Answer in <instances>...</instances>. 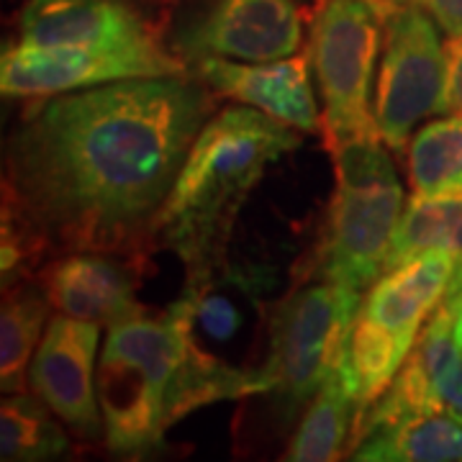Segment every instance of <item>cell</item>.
<instances>
[{"mask_svg":"<svg viewBox=\"0 0 462 462\" xmlns=\"http://www.w3.org/2000/svg\"><path fill=\"white\" fill-rule=\"evenodd\" d=\"M383 21L367 0H321L311 21L309 57L324 103L327 147L380 134L370 111V85Z\"/></svg>","mask_w":462,"mask_h":462,"instance_id":"obj_7","label":"cell"},{"mask_svg":"<svg viewBox=\"0 0 462 462\" xmlns=\"http://www.w3.org/2000/svg\"><path fill=\"white\" fill-rule=\"evenodd\" d=\"M100 327L72 316H54L36 346L29 385L80 439L106 437V419L98 401Z\"/></svg>","mask_w":462,"mask_h":462,"instance_id":"obj_11","label":"cell"},{"mask_svg":"<svg viewBox=\"0 0 462 462\" xmlns=\"http://www.w3.org/2000/svg\"><path fill=\"white\" fill-rule=\"evenodd\" d=\"M424 11L447 36L462 33V0H424Z\"/></svg>","mask_w":462,"mask_h":462,"instance_id":"obj_23","label":"cell"},{"mask_svg":"<svg viewBox=\"0 0 462 462\" xmlns=\"http://www.w3.org/2000/svg\"><path fill=\"white\" fill-rule=\"evenodd\" d=\"M363 462H462V421L445 411L401 416L373 430L355 447Z\"/></svg>","mask_w":462,"mask_h":462,"instance_id":"obj_16","label":"cell"},{"mask_svg":"<svg viewBox=\"0 0 462 462\" xmlns=\"http://www.w3.org/2000/svg\"><path fill=\"white\" fill-rule=\"evenodd\" d=\"M300 147L293 126L249 106L211 116L196 136L154 218V236L200 275L224 263L229 231L242 203L267 167Z\"/></svg>","mask_w":462,"mask_h":462,"instance_id":"obj_2","label":"cell"},{"mask_svg":"<svg viewBox=\"0 0 462 462\" xmlns=\"http://www.w3.org/2000/svg\"><path fill=\"white\" fill-rule=\"evenodd\" d=\"M363 293L339 282L319 281L298 288L275 309L270 349L260 365L267 393L288 413L300 409L342 365Z\"/></svg>","mask_w":462,"mask_h":462,"instance_id":"obj_6","label":"cell"},{"mask_svg":"<svg viewBox=\"0 0 462 462\" xmlns=\"http://www.w3.org/2000/svg\"><path fill=\"white\" fill-rule=\"evenodd\" d=\"M447 54V114L462 116V33L445 42Z\"/></svg>","mask_w":462,"mask_h":462,"instance_id":"obj_22","label":"cell"},{"mask_svg":"<svg viewBox=\"0 0 462 462\" xmlns=\"http://www.w3.org/2000/svg\"><path fill=\"white\" fill-rule=\"evenodd\" d=\"M36 396L11 393L0 406V460L42 462L67 452L69 439Z\"/></svg>","mask_w":462,"mask_h":462,"instance_id":"obj_21","label":"cell"},{"mask_svg":"<svg viewBox=\"0 0 462 462\" xmlns=\"http://www.w3.org/2000/svg\"><path fill=\"white\" fill-rule=\"evenodd\" d=\"M409 185L416 196L462 193V116L427 124L409 142Z\"/></svg>","mask_w":462,"mask_h":462,"instance_id":"obj_20","label":"cell"},{"mask_svg":"<svg viewBox=\"0 0 462 462\" xmlns=\"http://www.w3.org/2000/svg\"><path fill=\"white\" fill-rule=\"evenodd\" d=\"M42 288L60 314L116 327L144 314L129 264L111 252H67L44 273Z\"/></svg>","mask_w":462,"mask_h":462,"instance_id":"obj_15","label":"cell"},{"mask_svg":"<svg viewBox=\"0 0 462 462\" xmlns=\"http://www.w3.org/2000/svg\"><path fill=\"white\" fill-rule=\"evenodd\" d=\"M50 298L44 288H14L0 311V383L5 393H23L29 385L36 346L50 316Z\"/></svg>","mask_w":462,"mask_h":462,"instance_id":"obj_19","label":"cell"},{"mask_svg":"<svg viewBox=\"0 0 462 462\" xmlns=\"http://www.w3.org/2000/svg\"><path fill=\"white\" fill-rule=\"evenodd\" d=\"M211 114L214 90L188 75L33 98L5 142L3 278L33 252L144 247Z\"/></svg>","mask_w":462,"mask_h":462,"instance_id":"obj_1","label":"cell"},{"mask_svg":"<svg viewBox=\"0 0 462 462\" xmlns=\"http://www.w3.org/2000/svg\"><path fill=\"white\" fill-rule=\"evenodd\" d=\"M185 75V65L160 42L142 47H36L16 42L0 60V90L5 98H47L96 85Z\"/></svg>","mask_w":462,"mask_h":462,"instance_id":"obj_9","label":"cell"},{"mask_svg":"<svg viewBox=\"0 0 462 462\" xmlns=\"http://www.w3.org/2000/svg\"><path fill=\"white\" fill-rule=\"evenodd\" d=\"M18 42L36 47H142L154 44L144 18L124 0H29Z\"/></svg>","mask_w":462,"mask_h":462,"instance_id":"obj_14","label":"cell"},{"mask_svg":"<svg viewBox=\"0 0 462 462\" xmlns=\"http://www.w3.org/2000/svg\"><path fill=\"white\" fill-rule=\"evenodd\" d=\"M455 334H457V345L462 346V300H460V314H457V331H455Z\"/></svg>","mask_w":462,"mask_h":462,"instance_id":"obj_25","label":"cell"},{"mask_svg":"<svg viewBox=\"0 0 462 462\" xmlns=\"http://www.w3.org/2000/svg\"><path fill=\"white\" fill-rule=\"evenodd\" d=\"M383 136H357L329 147L337 190L316 252L319 281L367 291L383 263L403 214V185L383 149Z\"/></svg>","mask_w":462,"mask_h":462,"instance_id":"obj_4","label":"cell"},{"mask_svg":"<svg viewBox=\"0 0 462 462\" xmlns=\"http://www.w3.org/2000/svg\"><path fill=\"white\" fill-rule=\"evenodd\" d=\"M178 44L193 60L273 62L300 50L303 21L293 0H203Z\"/></svg>","mask_w":462,"mask_h":462,"instance_id":"obj_12","label":"cell"},{"mask_svg":"<svg viewBox=\"0 0 462 462\" xmlns=\"http://www.w3.org/2000/svg\"><path fill=\"white\" fill-rule=\"evenodd\" d=\"M196 62L199 78L216 96L257 108L296 132L314 134L321 129L309 54H293L273 62H234L221 57H200Z\"/></svg>","mask_w":462,"mask_h":462,"instance_id":"obj_13","label":"cell"},{"mask_svg":"<svg viewBox=\"0 0 462 462\" xmlns=\"http://www.w3.org/2000/svg\"><path fill=\"white\" fill-rule=\"evenodd\" d=\"M460 278L457 254L427 252L370 285L346 349V367L357 391V421L385 393L421 329Z\"/></svg>","mask_w":462,"mask_h":462,"instance_id":"obj_5","label":"cell"},{"mask_svg":"<svg viewBox=\"0 0 462 462\" xmlns=\"http://www.w3.org/2000/svg\"><path fill=\"white\" fill-rule=\"evenodd\" d=\"M367 3L378 14L380 21H388L391 16L409 11V8H424V0H367Z\"/></svg>","mask_w":462,"mask_h":462,"instance_id":"obj_24","label":"cell"},{"mask_svg":"<svg viewBox=\"0 0 462 462\" xmlns=\"http://www.w3.org/2000/svg\"><path fill=\"white\" fill-rule=\"evenodd\" d=\"M383 65L375 93V124L393 152L409 147L413 129L447 114V54L437 21L409 8L383 21Z\"/></svg>","mask_w":462,"mask_h":462,"instance_id":"obj_8","label":"cell"},{"mask_svg":"<svg viewBox=\"0 0 462 462\" xmlns=\"http://www.w3.org/2000/svg\"><path fill=\"white\" fill-rule=\"evenodd\" d=\"M190 342L188 314L175 300L165 314L136 316L108 329L98 363L106 442L118 455L162 445L167 398Z\"/></svg>","mask_w":462,"mask_h":462,"instance_id":"obj_3","label":"cell"},{"mask_svg":"<svg viewBox=\"0 0 462 462\" xmlns=\"http://www.w3.org/2000/svg\"><path fill=\"white\" fill-rule=\"evenodd\" d=\"M357 421V391L346 367V357L316 391L282 460L329 462L339 460L349 447Z\"/></svg>","mask_w":462,"mask_h":462,"instance_id":"obj_17","label":"cell"},{"mask_svg":"<svg viewBox=\"0 0 462 462\" xmlns=\"http://www.w3.org/2000/svg\"><path fill=\"white\" fill-rule=\"evenodd\" d=\"M427 252H452L462 260V193L416 196L403 206L383 273L411 263Z\"/></svg>","mask_w":462,"mask_h":462,"instance_id":"obj_18","label":"cell"},{"mask_svg":"<svg viewBox=\"0 0 462 462\" xmlns=\"http://www.w3.org/2000/svg\"><path fill=\"white\" fill-rule=\"evenodd\" d=\"M460 300L462 278L449 288L439 309L421 329L385 393L355 424L346 452H355V447L373 430L409 413L445 411L462 421V346L455 334Z\"/></svg>","mask_w":462,"mask_h":462,"instance_id":"obj_10","label":"cell"}]
</instances>
